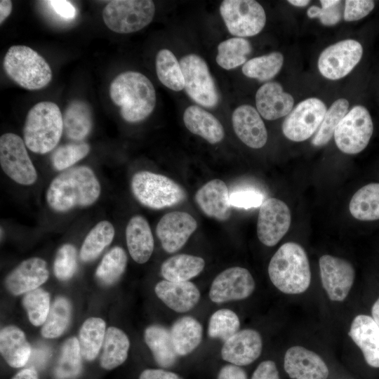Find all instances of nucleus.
<instances>
[{"label":"nucleus","mask_w":379,"mask_h":379,"mask_svg":"<svg viewBox=\"0 0 379 379\" xmlns=\"http://www.w3.org/2000/svg\"><path fill=\"white\" fill-rule=\"evenodd\" d=\"M144 340L158 366L168 368L175 364L178 355L169 329L159 324L149 326L145 330Z\"/></svg>","instance_id":"29"},{"label":"nucleus","mask_w":379,"mask_h":379,"mask_svg":"<svg viewBox=\"0 0 379 379\" xmlns=\"http://www.w3.org/2000/svg\"><path fill=\"white\" fill-rule=\"evenodd\" d=\"M372 318L379 328V298L375 302L371 309Z\"/></svg>","instance_id":"58"},{"label":"nucleus","mask_w":379,"mask_h":379,"mask_svg":"<svg viewBox=\"0 0 379 379\" xmlns=\"http://www.w3.org/2000/svg\"><path fill=\"white\" fill-rule=\"evenodd\" d=\"M154 13L155 5L151 0H113L104 8L102 18L112 31L129 34L148 25Z\"/></svg>","instance_id":"7"},{"label":"nucleus","mask_w":379,"mask_h":379,"mask_svg":"<svg viewBox=\"0 0 379 379\" xmlns=\"http://www.w3.org/2000/svg\"><path fill=\"white\" fill-rule=\"evenodd\" d=\"M0 352L10 366L20 368L29 361L32 347L24 332L11 325L1 330Z\"/></svg>","instance_id":"28"},{"label":"nucleus","mask_w":379,"mask_h":379,"mask_svg":"<svg viewBox=\"0 0 379 379\" xmlns=\"http://www.w3.org/2000/svg\"><path fill=\"white\" fill-rule=\"evenodd\" d=\"M114 237L111 222L103 220L96 224L86 237L81 250L80 258L84 262L95 259L109 246Z\"/></svg>","instance_id":"36"},{"label":"nucleus","mask_w":379,"mask_h":379,"mask_svg":"<svg viewBox=\"0 0 379 379\" xmlns=\"http://www.w3.org/2000/svg\"><path fill=\"white\" fill-rule=\"evenodd\" d=\"M138 379H183L179 374L162 368H147L142 371Z\"/></svg>","instance_id":"54"},{"label":"nucleus","mask_w":379,"mask_h":379,"mask_svg":"<svg viewBox=\"0 0 379 379\" xmlns=\"http://www.w3.org/2000/svg\"><path fill=\"white\" fill-rule=\"evenodd\" d=\"M126 239L131 258L138 263H145L154 251V238L147 220L141 215L132 217L126 228Z\"/></svg>","instance_id":"26"},{"label":"nucleus","mask_w":379,"mask_h":379,"mask_svg":"<svg viewBox=\"0 0 379 379\" xmlns=\"http://www.w3.org/2000/svg\"><path fill=\"white\" fill-rule=\"evenodd\" d=\"M240 321L237 314L227 308L215 311L210 317L208 335L224 342L239 331Z\"/></svg>","instance_id":"44"},{"label":"nucleus","mask_w":379,"mask_h":379,"mask_svg":"<svg viewBox=\"0 0 379 379\" xmlns=\"http://www.w3.org/2000/svg\"><path fill=\"white\" fill-rule=\"evenodd\" d=\"M63 117V131L70 140L81 141L91 132L93 126L90 106L81 100H74L67 106Z\"/></svg>","instance_id":"31"},{"label":"nucleus","mask_w":379,"mask_h":379,"mask_svg":"<svg viewBox=\"0 0 379 379\" xmlns=\"http://www.w3.org/2000/svg\"><path fill=\"white\" fill-rule=\"evenodd\" d=\"M48 277L46 261L39 258H31L22 262L9 273L5 285L11 293L18 295L38 288Z\"/></svg>","instance_id":"20"},{"label":"nucleus","mask_w":379,"mask_h":379,"mask_svg":"<svg viewBox=\"0 0 379 379\" xmlns=\"http://www.w3.org/2000/svg\"><path fill=\"white\" fill-rule=\"evenodd\" d=\"M187 94L205 107H215L219 100L214 80L205 60L196 54H188L180 60Z\"/></svg>","instance_id":"10"},{"label":"nucleus","mask_w":379,"mask_h":379,"mask_svg":"<svg viewBox=\"0 0 379 379\" xmlns=\"http://www.w3.org/2000/svg\"><path fill=\"white\" fill-rule=\"evenodd\" d=\"M220 12L229 32L241 38L258 34L266 22L264 8L254 0L222 1Z\"/></svg>","instance_id":"8"},{"label":"nucleus","mask_w":379,"mask_h":379,"mask_svg":"<svg viewBox=\"0 0 379 379\" xmlns=\"http://www.w3.org/2000/svg\"><path fill=\"white\" fill-rule=\"evenodd\" d=\"M13 4L10 0L0 1V23L2 24L9 16L12 11Z\"/></svg>","instance_id":"56"},{"label":"nucleus","mask_w":379,"mask_h":379,"mask_svg":"<svg viewBox=\"0 0 379 379\" xmlns=\"http://www.w3.org/2000/svg\"><path fill=\"white\" fill-rule=\"evenodd\" d=\"M284 368L293 379H327L329 374L323 359L315 352L301 346L287 350Z\"/></svg>","instance_id":"19"},{"label":"nucleus","mask_w":379,"mask_h":379,"mask_svg":"<svg viewBox=\"0 0 379 379\" xmlns=\"http://www.w3.org/2000/svg\"><path fill=\"white\" fill-rule=\"evenodd\" d=\"M105 326V321L98 317L88 318L82 324L78 340L84 359L93 361L98 356L103 344Z\"/></svg>","instance_id":"35"},{"label":"nucleus","mask_w":379,"mask_h":379,"mask_svg":"<svg viewBox=\"0 0 379 379\" xmlns=\"http://www.w3.org/2000/svg\"><path fill=\"white\" fill-rule=\"evenodd\" d=\"M194 199L208 217L224 221L231 215L229 190L221 180L214 179L204 184L197 190Z\"/></svg>","instance_id":"23"},{"label":"nucleus","mask_w":379,"mask_h":379,"mask_svg":"<svg viewBox=\"0 0 379 379\" xmlns=\"http://www.w3.org/2000/svg\"><path fill=\"white\" fill-rule=\"evenodd\" d=\"M363 54L361 44L354 39H346L326 48L318 59L321 75L331 80L347 76L359 63Z\"/></svg>","instance_id":"13"},{"label":"nucleus","mask_w":379,"mask_h":379,"mask_svg":"<svg viewBox=\"0 0 379 379\" xmlns=\"http://www.w3.org/2000/svg\"><path fill=\"white\" fill-rule=\"evenodd\" d=\"M349 336L361 350L366 363L379 368V328L368 315H357L352 321Z\"/></svg>","instance_id":"25"},{"label":"nucleus","mask_w":379,"mask_h":379,"mask_svg":"<svg viewBox=\"0 0 379 379\" xmlns=\"http://www.w3.org/2000/svg\"><path fill=\"white\" fill-rule=\"evenodd\" d=\"M25 143L18 135L6 133L0 138V164L4 173L22 185H31L37 173L26 149Z\"/></svg>","instance_id":"11"},{"label":"nucleus","mask_w":379,"mask_h":379,"mask_svg":"<svg viewBox=\"0 0 379 379\" xmlns=\"http://www.w3.org/2000/svg\"><path fill=\"white\" fill-rule=\"evenodd\" d=\"M264 196L258 191L253 190H237L230 194L231 206L248 209L261 206Z\"/></svg>","instance_id":"49"},{"label":"nucleus","mask_w":379,"mask_h":379,"mask_svg":"<svg viewBox=\"0 0 379 379\" xmlns=\"http://www.w3.org/2000/svg\"><path fill=\"white\" fill-rule=\"evenodd\" d=\"M251 51V45L247 39L230 38L218 44L216 62L225 69H234L246 62Z\"/></svg>","instance_id":"38"},{"label":"nucleus","mask_w":379,"mask_h":379,"mask_svg":"<svg viewBox=\"0 0 379 379\" xmlns=\"http://www.w3.org/2000/svg\"><path fill=\"white\" fill-rule=\"evenodd\" d=\"M174 349L178 357L192 353L200 345L203 328L191 316H183L174 321L170 329Z\"/></svg>","instance_id":"30"},{"label":"nucleus","mask_w":379,"mask_h":379,"mask_svg":"<svg viewBox=\"0 0 379 379\" xmlns=\"http://www.w3.org/2000/svg\"><path fill=\"white\" fill-rule=\"evenodd\" d=\"M375 6L371 0H347L345 1L343 18L345 21L360 20L369 14Z\"/></svg>","instance_id":"50"},{"label":"nucleus","mask_w":379,"mask_h":379,"mask_svg":"<svg viewBox=\"0 0 379 379\" xmlns=\"http://www.w3.org/2000/svg\"><path fill=\"white\" fill-rule=\"evenodd\" d=\"M262 350V340L260 333L247 328L239 331L225 341L220 354L222 359L229 364L243 366L255 361Z\"/></svg>","instance_id":"18"},{"label":"nucleus","mask_w":379,"mask_h":379,"mask_svg":"<svg viewBox=\"0 0 379 379\" xmlns=\"http://www.w3.org/2000/svg\"><path fill=\"white\" fill-rule=\"evenodd\" d=\"M100 192V182L93 170L86 166H78L57 175L49 185L46 198L53 211L66 212L92 205Z\"/></svg>","instance_id":"1"},{"label":"nucleus","mask_w":379,"mask_h":379,"mask_svg":"<svg viewBox=\"0 0 379 379\" xmlns=\"http://www.w3.org/2000/svg\"><path fill=\"white\" fill-rule=\"evenodd\" d=\"M268 274L274 286L286 294H299L310 286L311 272L305 249L295 242L281 245L272 257Z\"/></svg>","instance_id":"3"},{"label":"nucleus","mask_w":379,"mask_h":379,"mask_svg":"<svg viewBox=\"0 0 379 379\" xmlns=\"http://www.w3.org/2000/svg\"><path fill=\"white\" fill-rule=\"evenodd\" d=\"M349 209L356 219L364 221L379 219V183H370L352 196Z\"/></svg>","instance_id":"34"},{"label":"nucleus","mask_w":379,"mask_h":379,"mask_svg":"<svg viewBox=\"0 0 379 379\" xmlns=\"http://www.w3.org/2000/svg\"><path fill=\"white\" fill-rule=\"evenodd\" d=\"M217 379H248V377L241 366L228 364L220 369Z\"/></svg>","instance_id":"53"},{"label":"nucleus","mask_w":379,"mask_h":379,"mask_svg":"<svg viewBox=\"0 0 379 379\" xmlns=\"http://www.w3.org/2000/svg\"><path fill=\"white\" fill-rule=\"evenodd\" d=\"M205 267V260L199 256L178 254L166 259L161 266L165 280L187 281L199 274Z\"/></svg>","instance_id":"33"},{"label":"nucleus","mask_w":379,"mask_h":379,"mask_svg":"<svg viewBox=\"0 0 379 379\" xmlns=\"http://www.w3.org/2000/svg\"><path fill=\"white\" fill-rule=\"evenodd\" d=\"M12 379H39V377L34 368H27L17 373Z\"/></svg>","instance_id":"57"},{"label":"nucleus","mask_w":379,"mask_h":379,"mask_svg":"<svg viewBox=\"0 0 379 379\" xmlns=\"http://www.w3.org/2000/svg\"><path fill=\"white\" fill-rule=\"evenodd\" d=\"M348 107L349 102L345 98L338 99L331 105L312 140L314 146L321 147L330 141L334 135L337 126L348 112Z\"/></svg>","instance_id":"43"},{"label":"nucleus","mask_w":379,"mask_h":379,"mask_svg":"<svg viewBox=\"0 0 379 379\" xmlns=\"http://www.w3.org/2000/svg\"><path fill=\"white\" fill-rule=\"evenodd\" d=\"M232 121L237 137L249 147L259 149L266 144L267 132L265 124L251 105H242L236 108Z\"/></svg>","instance_id":"21"},{"label":"nucleus","mask_w":379,"mask_h":379,"mask_svg":"<svg viewBox=\"0 0 379 379\" xmlns=\"http://www.w3.org/2000/svg\"><path fill=\"white\" fill-rule=\"evenodd\" d=\"M183 121L191 133L211 144L218 143L224 138V128L219 120L197 105L189 106L185 110Z\"/></svg>","instance_id":"27"},{"label":"nucleus","mask_w":379,"mask_h":379,"mask_svg":"<svg viewBox=\"0 0 379 379\" xmlns=\"http://www.w3.org/2000/svg\"><path fill=\"white\" fill-rule=\"evenodd\" d=\"M81 354L79 340L72 337L63 343L59 359L55 368L57 379H73L81 371Z\"/></svg>","instance_id":"40"},{"label":"nucleus","mask_w":379,"mask_h":379,"mask_svg":"<svg viewBox=\"0 0 379 379\" xmlns=\"http://www.w3.org/2000/svg\"><path fill=\"white\" fill-rule=\"evenodd\" d=\"M90 152L86 142L69 143L58 147L51 155V164L56 171L68 169L84 159Z\"/></svg>","instance_id":"46"},{"label":"nucleus","mask_w":379,"mask_h":379,"mask_svg":"<svg viewBox=\"0 0 379 379\" xmlns=\"http://www.w3.org/2000/svg\"><path fill=\"white\" fill-rule=\"evenodd\" d=\"M373 132V124L368 109L362 105H355L340 121L333 136L341 152L355 154L366 147Z\"/></svg>","instance_id":"9"},{"label":"nucleus","mask_w":379,"mask_h":379,"mask_svg":"<svg viewBox=\"0 0 379 379\" xmlns=\"http://www.w3.org/2000/svg\"><path fill=\"white\" fill-rule=\"evenodd\" d=\"M131 190L143 206L161 209L180 204L186 198L184 189L171 178L149 171H139L131 180Z\"/></svg>","instance_id":"6"},{"label":"nucleus","mask_w":379,"mask_h":379,"mask_svg":"<svg viewBox=\"0 0 379 379\" xmlns=\"http://www.w3.org/2000/svg\"><path fill=\"white\" fill-rule=\"evenodd\" d=\"M321 284L333 301H343L353 285L355 272L352 264L343 258L324 255L319 258Z\"/></svg>","instance_id":"16"},{"label":"nucleus","mask_w":379,"mask_h":379,"mask_svg":"<svg viewBox=\"0 0 379 379\" xmlns=\"http://www.w3.org/2000/svg\"><path fill=\"white\" fill-rule=\"evenodd\" d=\"M63 132V117L54 102L44 101L28 112L23 128L26 147L36 154L51 151L59 142Z\"/></svg>","instance_id":"4"},{"label":"nucleus","mask_w":379,"mask_h":379,"mask_svg":"<svg viewBox=\"0 0 379 379\" xmlns=\"http://www.w3.org/2000/svg\"><path fill=\"white\" fill-rule=\"evenodd\" d=\"M321 8L316 6L310 7L307 16L310 18H319L321 24L326 26L336 25L342 18V1L338 0H321Z\"/></svg>","instance_id":"48"},{"label":"nucleus","mask_w":379,"mask_h":379,"mask_svg":"<svg viewBox=\"0 0 379 379\" xmlns=\"http://www.w3.org/2000/svg\"><path fill=\"white\" fill-rule=\"evenodd\" d=\"M255 287L250 272L244 267H232L218 274L208 293L210 300L215 303L240 300L249 297Z\"/></svg>","instance_id":"15"},{"label":"nucleus","mask_w":379,"mask_h":379,"mask_svg":"<svg viewBox=\"0 0 379 379\" xmlns=\"http://www.w3.org/2000/svg\"><path fill=\"white\" fill-rule=\"evenodd\" d=\"M255 104L260 115L271 121L287 116L293 109L294 99L284 91L280 84L270 81L257 91Z\"/></svg>","instance_id":"24"},{"label":"nucleus","mask_w":379,"mask_h":379,"mask_svg":"<svg viewBox=\"0 0 379 379\" xmlns=\"http://www.w3.org/2000/svg\"><path fill=\"white\" fill-rule=\"evenodd\" d=\"M291 215L288 206L281 200L270 198L260 206L257 235L262 244L275 246L288 232Z\"/></svg>","instance_id":"14"},{"label":"nucleus","mask_w":379,"mask_h":379,"mask_svg":"<svg viewBox=\"0 0 379 379\" xmlns=\"http://www.w3.org/2000/svg\"><path fill=\"white\" fill-rule=\"evenodd\" d=\"M102 347L100 366L106 370H112L126 360L130 341L122 330L110 326L106 330Z\"/></svg>","instance_id":"32"},{"label":"nucleus","mask_w":379,"mask_h":379,"mask_svg":"<svg viewBox=\"0 0 379 379\" xmlns=\"http://www.w3.org/2000/svg\"><path fill=\"white\" fill-rule=\"evenodd\" d=\"M326 110L325 104L319 98L301 101L286 117L282 124L284 135L294 142L308 139L319 128Z\"/></svg>","instance_id":"12"},{"label":"nucleus","mask_w":379,"mask_h":379,"mask_svg":"<svg viewBox=\"0 0 379 379\" xmlns=\"http://www.w3.org/2000/svg\"><path fill=\"white\" fill-rule=\"evenodd\" d=\"M22 305L27 312L29 321L35 326L43 325L50 310V295L38 288L25 293Z\"/></svg>","instance_id":"45"},{"label":"nucleus","mask_w":379,"mask_h":379,"mask_svg":"<svg viewBox=\"0 0 379 379\" xmlns=\"http://www.w3.org/2000/svg\"><path fill=\"white\" fill-rule=\"evenodd\" d=\"M77 267L75 247L69 244L62 245L58 249L53 262L55 277L61 281L68 280L74 274Z\"/></svg>","instance_id":"47"},{"label":"nucleus","mask_w":379,"mask_h":379,"mask_svg":"<svg viewBox=\"0 0 379 379\" xmlns=\"http://www.w3.org/2000/svg\"><path fill=\"white\" fill-rule=\"evenodd\" d=\"M197 227V221L190 214L173 211L165 214L160 219L156 232L164 250L173 253L186 244Z\"/></svg>","instance_id":"17"},{"label":"nucleus","mask_w":379,"mask_h":379,"mask_svg":"<svg viewBox=\"0 0 379 379\" xmlns=\"http://www.w3.org/2000/svg\"><path fill=\"white\" fill-rule=\"evenodd\" d=\"M155 66L157 77L166 87L175 91L185 88L180 62L170 50L163 48L158 52Z\"/></svg>","instance_id":"37"},{"label":"nucleus","mask_w":379,"mask_h":379,"mask_svg":"<svg viewBox=\"0 0 379 379\" xmlns=\"http://www.w3.org/2000/svg\"><path fill=\"white\" fill-rule=\"evenodd\" d=\"M109 95L120 107V114L127 122L137 123L145 119L156 105V93L151 81L135 71L121 73L112 81Z\"/></svg>","instance_id":"2"},{"label":"nucleus","mask_w":379,"mask_h":379,"mask_svg":"<svg viewBox=\"0 0 379 379\" xmlns=\"http://www.w3.org/2000/svg\"><path fill=\"white\" fill-rule=\"evenodd\" d=\"M72 307L65 297H57L51 305L46 320L41 328V335L46 338L60 336L69 326Z\"/></svg>","instance_id":"39"},{"label":"nucleus","mask_w":379,"mask_h":379,"mask_svg":"<svg viewBox=\"0 0 379 379\" xmlns=\"http://www.w3.org/2000/svg\"><path fill=\"white\" fill-rule=\"evenodd\" d=\"M127 260L126 253L121 247H113L98 265L95 272L96 279L105 286L114 284L124 272Z\"/></svg>","instance_id":"42"},{"label":"nucleus","mask_w":379,"mask_h":379,"mask_svg":"<svg viewBox=\"0 0 379 379\" xmlns=\"http://www.w3.org/2000/svg\"><path fill=\"white\" fill-rule=\"evenodd\" d=\"M154 291L166 306L180 313L187 312L194 308L201 297L197 286L190 281L162 280L156 284Z\"/></svg>","instance_id":"22"},{"label":"nucleus","mask_w":379,"mask_h":379,"mask_svg":"<svg viewBox=\"0 0 379 379\" xmlns=\"http://www.w3.org/2000/svg\"><path fill=\"white\" fill-rule=\"evenodd\" d=\"M53 10L62 18L73 20L77 15V10L73 4L66 0H51L46 1Z\"/></svg>","instance_id":"52"},{"label":"nucleus","mask_w":379,"mask_h":379,"mask_svg":"<svg viewBox=\"0 0 379 379\" xmlns=\"http://www.w3.org/2000/svg\"><path fill=\"white\" fill-rule=\"evenodd\" d=\"M283 63V55L273 52L246 61L242 67V72L248 78L260 81H269L279 73Z\"/></svg>","instance_id":"41"},{"label":"nucleus","mask_w":379,"mask_h":379,"mask_svg":"<svg viewBox=\"0 0 379 379\" xmlns=\"http://www.w3.org/2000/svg\"><path fill=\"white\" fill-rule=\"evenodd\" d=\"M251 379H280L276 364L271 360H265L259 364Z\"/></svg>","instance_id":"51"},{"label":"nucleus","mask_w":379,"mask_h":379,"mask_svg":"<svg viewBox=\"0 0 379 379\" xmlns=\"http://www.w3.org/2000/svg\"><path fill=\"white\" fill-rule=\"evenodd\" d=\"M289 4L295 6L303 7L308 5L310 1L308 0H289L288 1Z\"/></svg>","instance_id":"59"},{"label":"nucleus","mask_w":379,"mask_h":379,"mask_svg":"<svg viewBox=\"0 0 379 379\" xmlns=\"http://www.w3.org/2000/svg\"><path fill=\"white\" fill-rule=\"evenodd\" d=\"M7 76L15 83L27 90H39L52 79L48 63L36 51L22 45L11 46L3 62Z\"/></svg>","instance_id":"5"},{"label":"nucleus","mask_w":379,"mask_h":379,"mask_svg":"<svg viewBox=\"0 0 379 379\" xmlns=\"http://www.w3.org/2000/svg\"><path fill=\"white\" fill-rule=\"evenodd\" d=\"M50 354L48 347L43 345L36 347L33 352H32L29 359H32V362L35 365L40 366L47 360Z\"/></svg>","instance_id":"55"}]
</instances>
